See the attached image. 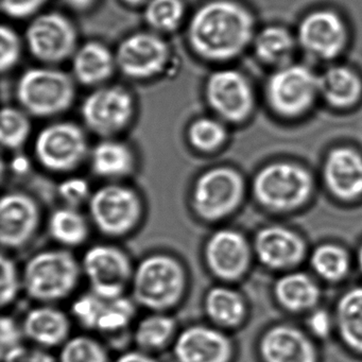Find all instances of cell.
Here are the masks:
<instances>
[{"label":"cell","instance_id":"cell-17","mask_svg":"<svg viewBox=\"0 0 362 362\" xmlns=\"http://www.w3.org/2000/svg\"><path fill=\"white\" fill-rule=\"evenodd\" d=\"M173 356L177 362H230L232 344L218 328L197 324L177 334Z\"/></svg>","mask_w":362,"mask_h":362},{"label":"cell","instance_id":"cell-29","mask_svg":"<svg viewBox=\"0 0 362 362\" xmlns=\"http://www.w3.org/2000/svg\"><path fill=\"white\" fill-rule=\"evenodd\" d=\"M203 306L207 317L218 327H234L245 317V302L232 288H211L205 296Z\"/></svg>","mask_w":362,"mask_h":362},{"label":"cell","instance_id":"cell-21","mask_svg":"<svg viewBox=\"0 0 362 362\" xmlns=\"http://www.w3.org/2000/svg\"><path fill=\"white\" fill-rule=\"evenodd\" d=\"M90 170L96 177L119 183L130 177L135 170L136 158L128 144L116 139H103L90 149Z\"/></svg>","mask_w":362,"mask_h":362},{"label":"cell","instance_id":"cell-10","mask_svg":"<svg viewBox=\"0 0 362 362\" xmlns=\"http://www.w3.org/2000/svg\"><path fill=\"white\" fill-rule=\"evenodd\" d=\"M81 267L90 291L101 298H120L131 287L134 267L130 256L116 245H93L84 253Z\"/></svg>","mask_w":362,"mask_h":362},{"label":"cell","instance_id":"cell-12","mask_svg":"<svg viewBox=\"0 0 362 362\" xmlns=\"http://www.w3.org/2000/svg\"><path fill=\"white\" fill-rule=\"evenodd\" d=\"M116 64L126 77L148 80L160 75L170 59L166 40L154 31H141L127 37L115 52Z\"/></svg>","mask_w":362,"mask_h":362},{"label":"cell","instance_id":"cell-4","mask_svg":"<svg viewBox=\"0 0 362 362\" xmlns=\"http://www.w3.org/2000/svg\"><path fill=\"white\" fill-rule=\"evenodd\" d=\"M16 95L21 107L33 117H56L73 107L76 80L57 66L33 67L21 76Z\"/></svg>","mask_w":362,"mask_h":362},{"label":"cell","instance_id":"cell-45","mask_svg":"<svg viewBox=\"0 0 362 362\" xmlns=\"http://www.w3.org/2000/svg\"><path fill=\"white\" fill-rule=\"evenodd\" d=\"M114 362H158L151 354L146 353L137 349L136 351H129L118 356Z\"/></svg>","mask_w":362,"mask_h":362},{"label":"cell","instance_id":"cell-39","mask_svg":"<svg viewBox=\"0 0 362 362\" xmlns=\"http://www.w3.org/2000/svg\"><path fill=\"white\" fill-rule=\"evenodd\" d=\"M1 287H0V302L1 306L11 305L23 289V275L18 271L16 262L9 256H1Z\"/></svg>","mask_w":362,"mask_h":362},{"label":"cell","instance_id":"cell-14","mask_svg":"<svg viewBox=\"0 0 362 362\" xmlns=\"http://www.w3.org/2000/svg\"><path fill=\"white\" fill-rule=\"evenodd\" d=\"M205 99L211 111L222 122H243L254 105V95L247 78L234 69H220L205 83Z\"/></svg>","mask_w":362,"mask_h":362},{"label":"cell","instance_id":"cell-11","mask_svg":"<svg viewBox=\"0 0 362 362\" xmlns=\"http://www.w3.org/2000/svg\"><path fill=\"white\" fill-rule=\"evenodd\" d=\"M311 190L308 173L293 164L277 163L266 167L256 177L254 192L258 200L277 211L302 204Z\"/></svg>","mask_w":362,"mask_h":362},{"label":"cell","instance_id":"cell-46","mask_svg":"<svg viewBox=\"0 0 362 362\" xmlns=\"http://www.w3.org/2000/svg\"><path fill=\"white\" fill-rule=\"evenodd\" d=\"M62 1L69 9L77 12L88 11L97 3V0H62Z\"/></svg>","mask_w":362,"mask_h":362},{"label":"cell","instance_id":"cell-9","mask_svg":"<svg viewBox=\"0 0 362 362\" xmlns=\"http://www.w3.org/2000/svg\"><path fill=\"white\" fill-rule=\"evenodd\" d=\"M135 115V101L124 86L95 88L81 105V116L88 130L103 139H115L124 132Z\"/></svg>","mask_w":362,"mask_h":362},{"label":"cell","instance_id":"cell-27","mask_svg":"<svg viewBox=\"0 0 362 362\" xmlns=\"http://www.w3.org/2000/svg\"><path fill=\"white\" fill-rule=\"evenodd\" d=\"M90 221L79 209L63 206L52 211L47 230L50 237L61 247L71 249L80 247L88 240Z\"/></svg>","mask_w":362,"mask_h":362},{"label":"cell","instance_id":"cell-32","mask_svg":"<svg viewBox=\"0 0 362 362\" xmlns=\"http://www.w3.org/2000/svg\"><path fill=\"white\" fill-rule=\"evenodd\" d=\"M255 52L268 64L285 65L293 54L296 42L286 29L268 27L256 37Z\"/></svg>","mask_w":362,"mask_h":362},{"label":"cell","instance_id":"cell-37","mask_svg":"<svg viewBox=\"0 0 362 362\" xmlns=\"http://www.w3.org/2000/svg\"><path fill=\"white\" fill-rule=\"evenodd\" d=\"M311 264L320 276L328 281H338L346 274L349 262L341 247L323 245L313 253Z\"/></svg>","mask_w":362,"mask_h":362},{"label":"cell","instance_id":"cell-1","mask_svg":"<svg viewBox=\"0 0 362 362\" xmlns=\"http://www.w3.org/2000/svg\"><path fill=\"white\" fill-rule=\"evenodd\" d=\"M254 35L252 14L234 0H209L190 18L187 42L199 58L226 62L238 57Z\"/></svg>","mask_w":362,"mask_h":362},{"label":"cell","instance_id":"cell-13","mask_svg":"<svg viewBox=\"0 0 362 362\" xmlns=\"http://www.w3.org/2000/svg\"><path fill=\"white\" fill-rule=\"evenodd\" d=\"M267 92L275 112L296 117L309 109L319 94V78L302 65L283 66L269 80Z\"/></svg>","mask_w":362,"mask_h":362},{"label":"cell","instance_id":"cell-3","mask_svg":"<svg viewBox=\"0 0 362 362\" xmlns=\"http://www.w3.org/2000/svg\"><path fill=\"white\" fill-rule=\"evenodd\" d=\"M81 262L69 250H44L35 254L23 270V289L42 304L65 300L81 279Z\"/></svg>","mask_w":362,"mask_h":362},{"label":"cell","instance_id":"cell-44","mask_svg":"<svg viewBox=\"0 0 362 362\" xmlns=\"http://www.w3.org/2000/svg\"><path fill=\"white\" fill-rule=\"evenodd\" d=\"M309 327L317 336H327L332 328V320L326 311L317 310L311 315L309 319Z\"/></svg>","mask_w":362,"mask_h":362},{"label":"cell","instance_id":"cell-2","mask_svg":"<svg viewBox=\"0 0 362 362\" xmlns=\"http://www.w3.org/2000/svg\"><path fill=\"white\" fill-rule=\"evenodd\" d=\"M187 286L183 262L170 254L154 253L135 267L131 291L137 306L151 313H168L182 302Z\"/></svg>","mask_w":362,"mask_h":362},{"label":"cell","instance_id":"cell-30","mask_svg":"<svg viewBox=\"0 0 362 362\" xmlns=\"http://www.w3.org/2000/svg\"><path fill=\"white\" fill-rule=\"evenodd\" d=\"M275 292L281 304L293 311L311 308L319 298L317 285L302 273L288 274L279 279Z\"/></svg>","mask_w":362,"mask_h":362},{"label":"cell","instance_id":"cell-36","mask_svg":"<svg viewBox=\"0 0 362 362\" xmlns=\"http://www.w3.org/2000/svg\"><path fill=\"white\" fill-rule=\"evenodd\" d=\"M58 362H112L103 343L90 336L71 337L61 346Z\"/></svg>","mask_w":362,"mask_h":362},{"label":"cell","instance_id":"cell-40","mask_svg":"<svg viewBox=\"0 0 362 362\" xmlns=\"http://www.w3.org/2000/svg\"><path fill=\"white\" fill-rule=\"evenodd\" d=\"M59 197L64 206L80 209L83 204H88L93 192L90 184L83 177H67L58 188Z\"/></svg>","mask_w":362,"mask_h":362},{"label":"cell","instance_id":"cell-38","mask_svg":"<svg viewBox=\"0 0 362 362\" xmlns=\"http://www.w3.org/2000/svg\"><path fill=\"white\" fill-rule=\"evenodd\" d=\"M0 69L3 73H9L20 63L25 41L16 29L7 25H3L0 29Z\"/></svg>","mask_w":362,"mask_h":362},{"label":"cell","instance_id":"cell-41","mask_svg":"<svg viewBox=\"0 0 362 362\" xmlns=\"http://www.w3.org/2000/svg\"><path fill=\"white\" fill-rule=\"evenodd\" d=\"M3 362H58L49 349L37 345H18L1 355Z\"/></svg>","mask_w":362,"mask_h":362},{"label":"cell","instance_id":"cell-31","mask_svg":"<svg viewBox=\"0 0 362 362\" xmlns=\"http://www.w3.org/2000/svg\"><path fill=\"white\" fill-rule=\"evenodd\" d=\"M337 323L346 344L362 351V288L342 296L337 308Z\"/></svg>","mask_w":362,"mask_h":362},{"label":"cell","instance_id":"cell-43","mask_svg":"<svg viewBox=\"0 0 362 362\" xmlns=\"http://www.w3.org/2000/svg\"><path fill=\"white\" fill-rule=\"evenodd\" d=\"M25 334L22 324L10 315H3L0 321V340H1V355L10 349L23 344Z\"/></svg>","mask_w":362,"mask_h":362},{"label":"cell","instance_id":"cell-35","mask_svg":"<svg viewBox=\"0 0 362 362\" xmlns=\"http://www.w3.org/2000/svg\"><path fill=\"white\" fill-rule=\"evenodd\" d=\"M31 116L22 107H6L1 112L0 141L8 150H18L31 134Z\"/></svg>","mask_w":362,"mask_h":362},{"label":"cell","instance_id":"cell-8","mask_svg":"<svg viewBox=\"0 0 362 362\" xmlns=\"http://www.w3.org/2000/svg\"><path fill=\"white\" fill-rule=\"evenodd\" d=\"M25 44L35 60L58 66L71 60L78 47V31L71 18L60 12L35 16L25 33Z\"/></svg>","mask_w":362,"mask_h":362},{"label":"cell","instance_id":"cell-23","mask_svg":"<svg viewBox=\"0 0 362 362\" xmlns=\"http://www.w3.org/2000/svg\"><path fill=\"white\" fill-rule=\"evenodd\" d=\"M262 354L266 362H315L310 341L288 326L273 328L264 336Z\"/></svg>","mask_w":362,"mask_h":362},{"label":"cell","instance_id":"cell-33","mask_svg":"<svg viewBox=\"0 0 362 362\" xmlns=\"http://www.w3.org/2000/svg\"><path fill=\"white\" fill-rule=\"evenodd\" d=\"M144 8L146 23L158 35L177 30L185 18L186 7L183 0H149Z\"/></svg>","mask_w":362,"mask_h":362},{"label":"cell","instance_id":"cell-19","mask_svg":"<svg viewBox=\"0 0 362 362\" xmlns=\"http://www.w3.org/2000/svg\"><path fill=\"white\" fill-rule=\"evenodd\" d=\"M25 338L46 349L62 346L71 337V322L67 313L50 304L40 305L25 315Z\"/></svg>","mask_w":362,"mask_h":362},{"label":"cell","instance_id":"cell-5","mask_svg":"<svg viewBox=\"0 0 362 362\" xmlns=\"http://www.w3.org/2000/svg\"><path fill=\"white\" fill-rule=\"evenodd\" d=\"M88 207L93 226L110 238L130 234L144 216V203L139 192L122 183H107L97 188Z\"/></svg>","mask_w":362,"mask_h":362},{"label":"cell","instance_id":"cell-34","mask_svg":"<svg viewBox=\"0 0 362 362\" xmlns=\"http://www.w3.org/2000/svg\"><path fill=\"white\" fill-rule=\"evenodd\" d=\"M226 139V128L219 118H197L187 129L188 143L199 153L211 154L218 151Z\"/></svg>","mask_w":362,"mask_h":362},{"label":"cell","instance_id":"cell-26","mask_svg":"<svg viewBox=\"0 0 362 362\" xmlns=\"http://www.w3.org/2000/svg\"><path fill=\"white\" fill-rule=\"evenodd\" d=\"M136 307L134 300L126 296L117 298H105L98 296L90 330L105 334L124 332L134 320Z\"/></svg>","mask_w":362,"mask_h":362},{"label":"cell","instance_id":"cell-15","mask_svg":"<svg viewBox=\"0 0 362 362\" xmlns=\"http://www.w3.org/2000/svg\"><path fill=\"white\" fill-rule=\"evenodd\" d=\"M41 223V209L30 194L10 192L0 201V240L4 249L18 250L28 245Z\"/></svg>","mask_w":362,"mask_h":362},{"label":"cell","instance_id":"cell-24","mask_svg":"<svg viewBox=\"0 0 362 362\" xmlns=\"http://www.w3.org/2000/svg\"><path fill=\"white\" fill-rule=\"evenodd\" d=\"M258 257L271 268L293 266L304 254V245L294 233L283 228L262 230L256 238Z\"/></svg>","mask_w":362,"mask_h":362},{"label":"cell","instance_id":"cell-7","mask_svg":"<svg viewBox=\"0 0 362 362\" xmlns=\"http://www.w3.org/2000/svg\"><path fill=\"white\" fill-rule=\"evenodd\" d=\"M243 194L240 175L228 167H215L199 175L192 187L190 202L199 219L217 222L238 207Z\"/></svg>","mask_w":362,"mask_h":362},{"label":"cell","instance_id":"cell-6","mask_svg":"<svg viewBox=\"0 0 362 362\" xmlns=\"http://www.w3.org/2000/svg\"><path fill=\"white\" fill-rule=\"evenodd\" d=\"M90 153L88 135L75 122H54L35 137V158L50 173H71L88 160Z\"/></svg>","mask_w":362,"mask_h":362},{"label":"cell","instance_id":"cell-42","mask_svg":"<svg viewBox=\"0 0 362 362\" xmlns=\"http://www.w3.org/2000/svg\"><path fill=\"white\" fill-rule=\"evenodd\" d=\"M48 0H1V9L13 20H26L39 16Z\"/></svg>","mask_w":362,"mask_h":362},{"label":"cell","instance_id":"cell-47","mask_svg":"<svg viewBox=\"0 0 362 362\" xmlns=\"http://www.w3.org/2000/svg\"><path fill=\"white\" fill-rule=\"evenodd\" d=\"M122 1L130 7H145L149 3V0H122Z\"/></svg>","mask_w":362,"mask_h":362},{"label":"cell","instance_id":"cell-18","mask_svg":"<svg viewBox=\"0 0 362 362\" xmlns=\"http://www.w3.org/2000/svg\"><path fill=\"white\" fill-rule=\"evenodd\" d=\"M346 40V27L334 12L311 13L304 18L298 28V41L305 52L322 60L338 56Z\"/></svg>","mask_w":362,"mask_h":362},{"label":"cell","instance_id":"cell-48","mask_svg":"<svg viewBox=\"0 0 362 362\" xmlns=\"http://www.w3.org/2000/svg\"><path fill=\"white\" fill-rule=\"evenodd\" d=\"M359 264H360V267H361V269H362V247H361V249H360V252H359Z\"/></svg>","mask_w":362,"mask_h":362},{"label":"cell","instance_id":"cell-28","mask_svg":"<svg viewBox=\"0 0 362 362\" xmlns=\"http://www.w3.org/2000/svg\"><path fill=\"white\" fill-rule=\"evenodd\" d=\"M177 322L167 313H151L139 320L134 332L137 349L146 353L166 349L177 338Z\"/></svg>","mask_w":362,"mask_h":362},{"label":"cell","instance_id":"cell-22","mask_svg":"<svg viewBox=\"0 0 362 362\" xmlns=\"http://www.w3.org/2000/svg\"><path fill=\"white\" fill-rule=\"evenodd\" d=\"M324 175L336 196L354 199L362 194V156L354 150H334L326 160Z\"/></svg>","mask_w":362,"mask_h":362},{"label":"cell","instance_id":"cell-25","mask_svg":"<svg viewBox=\"0 0 362 362\" xmlns=\"http://www.w3.org/2000/svg\"><path fill=\"white\" fill-rule=\"evenodd\" d=\"M362 92L359 77L345 66H334L319 77V93L337 109H346L357 103Z\"/></svg>","mask_w":362,"mask_h":362},{"label":"cell","instance_id":"cell-16","mask_svg":"<svg viewBox=\"0 0 362 362\" xmlns=\"http://www.w3.org/2000/svg\"><path fill=\"white\" fill-rule=\"evenodd\" d=\"M203 256L207 268L216 277L222 281H236L249 266L250 249L240 233L223 228L207 239Z\"/></svg>","mask_w":362,"mask_h":362},{"label":"cell","instance_id":"cell-20","mask_svg":"<svg viewBox=\"0 0 362 362\" xmlns=\"http://www.w3.org/2000/svg\"><path fill=\"white\" fill-rule=\"evenodd\" d=\"M116 69L115 52L98 41L79 46L71 58L74 79L88 88L107 86Z\"/></svg>","mask_w":362,"mask_h":362}]
</instances>
